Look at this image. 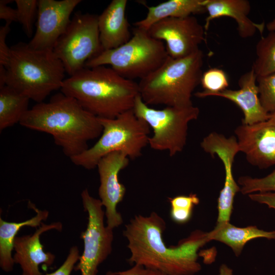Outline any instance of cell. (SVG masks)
<instances>
[{"label":"cell","mask_w":275,"mask_h":275,"mask_svg":"<svg viewBox=\"0 0 275 275\" xmlns=\"http://www.w3.org/2000/svg\"><path fill=\"white\" fill-rule=\"evenodd\" d=\"M125 227L123 235L131 253L130 263L167 275H194L201 269L198 251L210 241L207 232L195 230L169 248L162 239L166 222L155 212L148 216H134Z\"/></svg>","instance_id":"6da1fadb"},{"label":"cell","mask_w":275,"mask_h":275,"mask_svg":"<svg viewBox=\"0 0 275 275\" xmlns=\"http://www.w3.org/2000/svg\"><path fill=\"white\" fill-rule=\"evenodd\" d=\"M19 124L51 135L54 143L70 159L87 150L88 142L100 137L102 132L99 118L62 92L53 95L48 102L37 103Z\"/></svg>","instance_id":"7a4b0ae2"},{"label":"cell","mask_w":275,"mask_h":275,"mask_svg":"<svg viewBox=\"0 0 275 275\" xmlns=\"http://www.w3.org/2000/svg\"><path fill=\"white\" fill-rule=\"evenodd\" d=\"M61 91L95 116L106 119L133 109L140 95L138 83L105 66L84 68L65 79Z\"/></svg>","instance_id":"3957f363"},{"label":"cell","mask_w":275,"mask_h":275,"mask_svg":"<svg viewBox=\"0 0 275 275\" xmlns=\"http://www.w3.org/2000/svg\"><path fill=\"white\" fill-rule=\"evenodd\" d=\"M5 85L40 103L61 89L66 73L62 62L51 50H37L19 42L10 47Z\"/></svg>","instance_id":"277c9868"},{"label":"cell","mask_w":275,"mask_h":275,"mask_svg":"<svg viewBox=\"0 0 275 275\" xmlns=\"http://www.w3.org/2000/svg\"><path fill=\"white\" fill-rule=\"evenodd\" d=\"M204 54L201 49L182 58L169 56L154 71L141 79L140 95L148 105H193V93L201 82Z\"/></svg>","instance_id":"5b68a950"},{"label":"cell","mask_w":275,"mask_h":275,"mask_svg":"<svg viewBox=\"0 0 275 275\" xmlns=\"http://www.w3.org/2000/svg\"><path fill=\"white\" fill-rule=\"evenodd\" d=\"M102 132L98 141L80 154L70 159L75 165L91 170L97 167L105 155L116 151L124 153L129 158L140 156L148 144L150 126L127 111L114 119L99 118Z\"/></svg>","instance_id":"8992f818"},{"label":"cell","mask_w":275,"mask_h":275,"mask_svg":"<svg viewBox=\"0 0 275 275\" xmlns=\"http://www.w3.org/2000/svg\"><path fill=\"white\" fill-rule=\"evenodd\" d=\"M168 56L162 41L151 37L147 31L135 27L132 37L126 43L102 51L88 60L85 67L109 65L122 76L133 80L154 71Z\"/></svg>","instance_id":"52a82bcc"},{"label":"cell","mask_w":275,"mask_h":275,"mask_svg":"<svg viewBox=\"0 0 275 275\" xmlns=\"http://www.w3.org/2000/svg\"><path fill=\"white\" fill-rule=\"evenodd\" d=\"M135 115L152 128L150 147L155 150L167 151L171 156L181 152L186 145L188 124L199 116V108L193 105L184 107L166 106L161 109L150 107L140 95L133 107Z\"/></svg>","instance_id":"ba28073f"},{"label":"cell","mask_w":275,"mask_h":275,"mask_svg":"<svg viewBox=\"0 0 275 275\" xmlns=\"http://www.w3.org/2000/svg\"><path fill=\"white\" fill-rule=\"evenodd\" d=\"M98 17L96 14L77 12L54 46L53 52L69 76L85 68L88 60L103 51Z\"/></svg>","instance_id":"9c48e42d"},{"label":"cell","mask_w":275,"mask_h":275,"mask_svg":"<svg viewBox=\"0 0 275 275\" xmlns=\"http://www.w3.org/2000/svg\"><path fill=\"white\" fill-rule=\"evenodd\" d=\"M84 210L88 213V224L80 238L84 251L75 266L81 275H97L98 267L109 255L114 238L113 230L104 224V212L100 199L91 196L85 189L81 194Z\"/></svg>","instance_id":"30bf717a"},{"label":"cell","mask_w":275,"mask_h":275,"mask_svg":"<svg viewBox=\"0 0 275 275\" xmlns=\"http://www.w3.org/2000/svg\"><path fill=\"white\" fill-rule=\"evenodd\" d=\"M147 31L153 38L166 42L168 55L174 59L184 58L197 51L205 40L204 26L193 15L163 19Z\"/></svg>","instance_id":"8fae6325"},{"label":"cell","mask_w":275,"mask_h":275,"mask_svg":"<svg viewBox=\"0 0 275 275\" xmlns=\"http://www.w3.org/2000/svg\"><path fill=\"white\" fill-rule=\"evenodd\" d=\"M200 145L205 152L213 157L216 155L223 163L225 181L217 200V222H230L234 197L240 191L232 169L235 157L239 152L237 139L234 136L226 138L222 134L211 132L203 138Z\"/></svg>","instance_id":"7c38bea8"},{"label":"cell","mask_w":275,"mask_h":275,"mask_svg":"<svg viewBox=\"0 0 275 275\" xmlns=\"http://www.w3.org/2000/svg\"><path fill=\"white\" fill-rule=\"evenodd\" d=\"M81 0H38L35 34L29 45L37 50H52L67 29L70 16Z\"/></svg>","instance_id":"4fadbf2b"},{"label":"cell","mask_w":275,"mask_h":275,"mask_svg":"<svg viewBox=\"0 0 275 275\" xmlns=\"http://www.w3.org/2000/svg\"><path fill=\"white\" fill-rule=\"evenodd\" d=\"M128 163L129 157L124 153L116 151L103 156L97 164L100 178V200L105 207L107 226L112 229L123 223L117 207L124 197L126 188L120 182L118 175Z\"/></svg>","instance_id":"5bb4252c"},{"label":"cell","mask_w":275,"mask_h":275,"mask_svg":"<svg viewBox=\"0 0 275 275\" xmlns=\"http://www.w3.org/2000/svg\"><path fill=\"white\" fill-rule=\"evenodd\" d=\"M239 151L248 161L260 169L275 164V117L251 125L242 124L235 129Z\"/></svg>","instance_id":"9a60e30c"},{"label":"cell","mask_w":275,"mask_h":275,"mask_svg":"<svg viewBox=\"0 0 275 275\" xmlns=\"http://www.w3.org/2000/svg\"><path fill=\"white\" fill-rule=\"evenodd\" d=\"M257 83V75L252 68L251 70L240 77L238 80L240 88L238 90L227 89L212 93H205L201 91L196 92L194 95L198 98L217 96L230 100L242 110L244 116L242 124L251 125L266 121L271 117V114L266 112L261 103Z\"/></svg>","instance_id":"2e32d148"},{"label":"cell","mask_w":275,"mask_h":275,"mask_svg":"<svg viewBox=\"0 0 275 275\" xmlns=\"http://www.w3.org/2000/svg\"><path fill=\"white\" fill-rule=\"evenodd\" d=\"M62 227L60 222L47 225L42 223L33 234L15 237L14 241L15 253L13 258L14 263L20 265L22 275H42L39 270V265L44 264L50 266L53 264L55 256L44 251L40 238L42 233L47 231H61Z\"/></svg>","instance_id":"e0dca14e"},{"label":"cell","mask_w":275,"mask_h":275,"mask_svg":"<svg viewBox=\"0 0 275 275\" xmlns=\"http://www.w3.org/2000/svg\"><path fill=\"white\" fill-rule=\"evenodd\" d=\"M127 0H113L98 17L99 39L103 50L116 48L131 38L126 17Z\"/></svg>","instance_id":"ac0fdd59"},{"label":"cell","mask_w":275,"mask_h":275,"mask_svg":"<svg viewBox=\"0 0 275 275\" xmlns=\"http://www.w3.org/2000/svg\"><path fill=\"white\" fill-rule=\"evenodd\" d=\"M205 7L208 14L204 25L206 32L212 20L226 16L237 22L238 34L242 38L253 36L257 31L262 34L265 23H256L249 17L251 5L248 0H205Z\"/></svg>","instance_id":"d6986e66"},{"label":"cell","mask_w":275,"mask_h":275,"mask_svg":"<svg viewBox=\"0 0 275 275\" xmlns=\"http://www.w3.org/2000/svg\"><path fill=\"white\" fill-rule=\"evenodd\" d=\"M209 241L216 240L225 244L238 257L249 241L257 238L275 240V231H266L255 226L238 227L230 222L216 223L214 229L207 232Z\"/></svg>","instance_id":"ffe728a7"},{"label":"cell","mask_w":275,"mask_h":275,"mask_svg":"<svg viewBox=\"0 0 275 275\" xmlns=\"http://www.w3.org/2000/svg\"><path fill=\"white\" fill-rule=\"evenodd\" d=\"M205 0H169L147 7L148 12L143 19L134 23L136 28L146 31L156 22L167 18L184 17L206 11Z\"/></svg>","instance_id":"44dd1931"},{"label":"cell","mask_w":275,"mask_h":275,"mask_svg":"<svg viewBox=\"0 0 275 275\" xmlns=\"http://www.w3.org/2000/svg\"><path fill=\"white\" fill-rule=\"evenodd\" d=\"M29 207L34 209L36 214L27 221L19 223L8 222L0 218V266L1 269L8 272L13 270L14 262L12 256L14 249V241L19 230L23 227L37 228L41 226L49 214L47 210L38 209L35 205L29 202Z\"/></svg>","instance_id":"7402d4cb"},{"label":"cell","mask_w":275,"mask_h":275,"mask_svg":"<svg viewBox=\"0 0 275 275\" xmlns=\"http://www.w3.org/2000/svg\"><path fill=\"white\" fill-rule=\"evenodd\" d=\"M30 98L7 85L0 88V132L20 121Z\"/></svg>","instance_id":"603a6c76"},{"label":"cell","mask_w":275,"mask_h":275,"mask_svg":"<svg viewBox=\"0 0 275 275\" xmlns=\"http://www.w3.org/2000/svg\"><path fill=\"white\" fill-rule=\"evenodd\" d=\"M256 53L252 68L257 77L275 73V31L261 36L256 46Z\"/></svg>","instance_id":"cb8c5ba5"},{"label":"cell","mask_w":275,"mask_h":275,"mask_svg":"<svg viewBox=\"0 0 275 275\" xmlns=\"http://www.w3.org/2000/svg\"><path fill=\"white\" fill-rule=\"evenodd\" d=\"M171 204V217L176 223L183 224L191 218L193 210L200 200L195 194L179 195L169 199Z\"/></svg>","instance_id":"d4e9b609"},{"label":"cell","mask_w":275,"mask_h":275,"mask_svg":"<svg viewBox=\"0 0 275 275\" xmlns=\"http://www.w3.org/2000/svg\"><path fill=\"white\" fill-rule=\"evenodd\" d=\"M237 183L240 186V192L243 195L255 193L275 192V170L262 178L241 176Z\"/></svg>","instance_id":"484cf974"},{"label":"cell","mask_w":275,"mask_h":275,"mask_svg":"<svg viewBox=\"0 0 275 275\" xmlns=\"http://www.w3.org/2000/svg\"><path fill=\"white\" fill-rule=\"evenodd\" d=\"M261 103L268 114L275 113V73L257 77Z\"/></svg>","instance_id":"4316f807"},{"label":"cell","mask_w":275,"mask_h":275,"mask_svg":"<svg viewBox=\"0 0 275 275\" xmlns=\"http://www.w3.org/2000/svg\"><path fill=\"white\" fill-rule=\"evenodd\" d=\"M18 13V22L28 37L32 36L35 17L38 11V1L15 0Z\"/></svg>","instance_id":"83f0119b"},{"label":"cell","mask_w":275,"mask_h":275,"mask_svg":"<svg viewBox=\"0 0 275 275\" xmlns=\"http://www.w3.org/2000/svg\"><path fill=\"white\" fill-rule=\"evenodd\" d=\"M205 93L221 92L227 89L229 80L225 72L219 68H210L203 72L201 82Z\"/></svg>","instance_id":"f1b7e54d"},{"label":"cell","mask_w":275,"mask_h":275,"mask_svg":"<svg viewBox=\"0 0 275 275\" xmlns=\"http://www.w3.org/2000/svg\"><path fill=\"white\" fill-rule=\"evenodd\" d=\"M79 251L77 246L70 248L69 254L62 265L56 271L46 275H71L75 265L79 258Z\"/></svg>","instance_id":"f546056e"},{"label":"cell","mask_w":275,"mask_h":275,"mask_svg":"<svg viewBox=\"0 0 275 275\" xmlns=\"http://www.w3.org/2000/svg\"><path fill=\"white\" fill-rule=\"evenodd\" d=\"M11 22H6L0 27V65L5 66L8 62L10 47L6 43V38L10 31Z\"/></svg>","instance_id":"4dcf8cb0"},{"label":"cell","mask_w":275,"mask_h":275,"mask_svg":"<svg viewBox=\"0 0 275 275\" xmlns=\"http://www.w3.org/2000/svg\"><path fill=\"white\" fill-rule=\"evenodd\" d=\"M12 2L11 0L0 1V19L5 20L6 22H18L17 10L7 5Z\"/></svg>","instance_id":"1f68e13d"},{"label":"cell","mask_w":275,"mask_h":275,"mask_svg":"<svg viewBox=\"0 0 275 275\" xmlns=\"http://www.w3.org/2000/svg\"><path fill=\"white\" fill-rule=\"evenodd\" d=\"M248 196L252 201L265 204L275 211V192L255 193Z\"/></svg>","instance_id":"d6a6232c"},{"label":"cell","mask_w":275,"mask_h":275,"mask_svg":"<svg viewBox=\"0 0 275 275\" xmlns=\"http://www.w3.org/2000/svg\"><path fill=\"white\" fill-rule=\"evenodd\" d=\"M148 269L143 266L134 264L132 267L125 271L108 272L107 275H147Z\"/></svg>","instance_id":"836d02e7"},{"label":"cell","mask_w":275,"mask_h":275,"mask_svg":"<svg viewBox=\"0 0 275 275\" xmlns=\"http://www.w3.org/2000/svg\"><path fill=\"white\" fill-rule=\"evenodd\" d=\"M218 275H233V270L223 264L219 267Z\"/></svg>","instance_id":"e575fe53"},{"label":"cell","mask_w":275,"mask_h":275,"mask_svg":"<svg viewBox=\"0 0 275 275\" xmlns=\"http://www.w3.org/2000/svg\"><path fill=\"white\" fill-rule=\"evenodd\" d=\"M266 27L269 32L275 31V15L273 19L267 23Z\"/></svg>","instance_id":"d590c367"},{"label":"cell","mask_w":275,"mask_h":275,"mask_svg":"<svg viewBox=\"0 0 275 275\" xmlns=\"http://www.w3.org/2000/svg\"><path fill=\"white\" fill-rule=\"evenodd\" d=\"M147 275H167V274L164 273H162L161 272L158 271L148 269Z\"/></svg>","instance_id":"8d00e7d4"},{"label":"cell","mask_w":275,"mask_h":275,"mask_svg":"<svg viewBox=\"0 0 275 275\" xmlns=\"http://www.w3.org/2000/svg\"><path fill=\"white\" fill-rule=\"evenodd\" d=\"M272 114L275 117V113Z\"/></svg>","instance_id":"74e56055"}]
</instances>
